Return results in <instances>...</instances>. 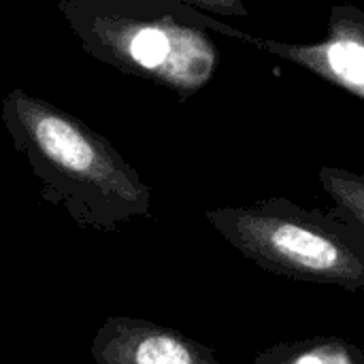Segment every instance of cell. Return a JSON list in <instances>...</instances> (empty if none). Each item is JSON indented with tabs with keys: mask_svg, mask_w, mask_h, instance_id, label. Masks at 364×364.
I'll use <instances>...</instances> for the list:
<instances>
[{
	"mask_svg": "<svg viewBox=\"0 0 364 364\" xmlns=\"http://www.w3.org/2000/svg\"><path fill=\"white\" fill-rule=\"evenodd\" d=\"M256 364H364V350L333 337L305 339L262 352Z\"/></svg>",
	"mask_w": 364,
	"mask_h": 364,
	"instance_id": "8992f818",
	"label": "cell"
},
{
	"mask_svg": "<svg viewBox=\"0 0 364 364\" xmlns=\"http://www.w3.org/2000/svg\"><path fill=\"white\" fill-rule=\"evenodd\" d=\"M188 4H194L211 15L220 17H247V6L243 0H183Z\"/></svg>",
	"mask_w": 364,
	"mask_h": 364,
	"instance_id": "ba28073f",
	"label": "cell"
},
{
	"mask_svg": "<svg viewBox=\"0 0 364 364\" xmlns=\"http://www.w3.org/2000/svg\"><path fill=\"white\" fill-rule=\"evenodd\" d=\"M318 179L324 192L333 198L335 209L364 232V173L322 166Z\"/></svg>",
	"mask_w": 364,
	"mask_h": 364,
	"instance_id": "52a82bcc",
	"label": "cell"
},
{
	"mask_svg": "<svg viewBox=\"0 0 364 364\" xmlns=\"http://www.w3.org/2000/svg\"><path fill=\"white\" fill-rule=\"evenodd\" d=\"M96 364H222L209 348L179 331L132 318L111 316L94 335Z\"/></svg>",
	"mask_w": 364,
	"mask_h": 364,
	"instance_id": "5b68a950",
	"label": "cell"
},
{
	"mask_svg": "<svg viewBox=\"0 0 364 364\" xmlns=\"http://www.w3.org/2000/svg\"><path fill=\"white\" fill-rule=\"evenodd\" d=\"M258 51L292 62L364 100V11L354 4L333 6L326 34L316 43L260 38Z\"/></svg>",
	"mask_w": 364,
	"mask_h": 364,
	"instance_id": "277c9868",
	"label": "cell"
},
{
	"mask_svg": "<svg viewBox=\"0 0 364 364\" xmlns=\"http://www.w3.org/2000/svg\"><path fill=\"white\" fill-rule=\"evenodd\" d=\"M0 117L41 196L81 228L115 230L151 215V188L139 171L73 113L15 87L2 98Z\"/></svg>",
	"mask_w": 364,
	"mask_h": 364,
	"instance_id": "6da1fadb",
	"label": "cell"
},
{
	"mask_svg": "<svg viewBox=\"0 0 364 364\" xmlns=\"http://www.w3.org/2000/svg\"><path fill=\"white\" fill-rule=\"evenodd\" d=\"M58 11L87 55L181 98L209 85L218 70L211 34L260 45L258 36L183 0H60Z\"/></svg>",
	"mask_w": 364,
	"mask_h": 364,
	"instance_id": "7a4b0ae2",
	"label": "cell"
},
{
	"mask_svg": "<svg viewBox=\"0 0 364 364\" xmlns=\"http://www.w3.org/2000/svg\"><path fill=\"white\" fill-rule=\"evenodd\" d=\"M207 222L260 269L311 284L364 290V232L337 209H305L288 198L218 207Z\"/></svg>",
	"mask_w": 364,
	"mask_h": 364,
	"instance_id": "3957f363",
	"label": "cell"
}]
</instances>
